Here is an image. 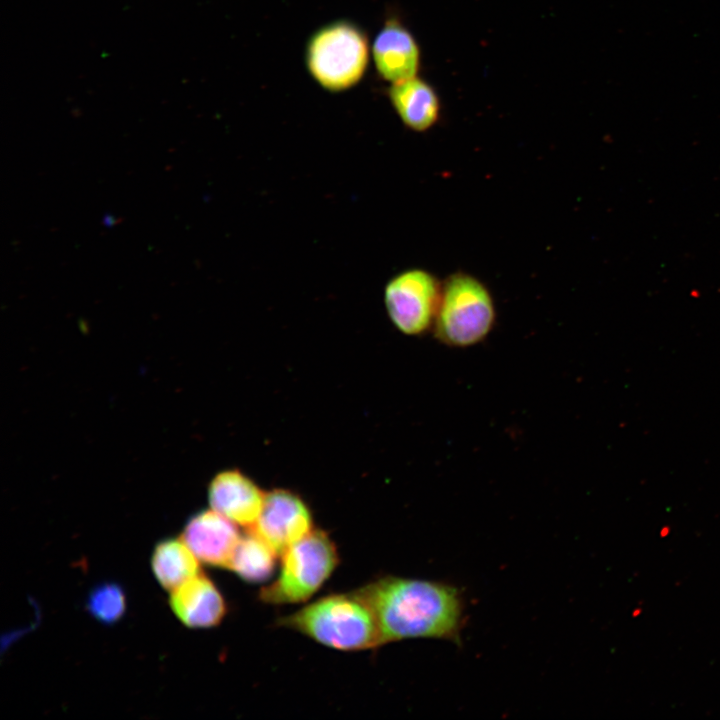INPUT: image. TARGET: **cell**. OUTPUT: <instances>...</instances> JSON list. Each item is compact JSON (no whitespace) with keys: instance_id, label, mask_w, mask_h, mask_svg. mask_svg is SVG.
I'll use <instances>...</instances> for the list:
<instances>
[{"instance_id":"obj_1","label":"cell","mask_w":720,"mask_h":720,"mask_svg":"<svg viewBox=\"0 0 720 720\" xmlns=\"http://www.w3.org/2000/svg\"><path fill=\"white\" fill-rule=\"evenodd\" d=\"M356 591L374 611L383 645L411 638L460 641L465 602L454 585L385 576Z\"/></svg>"},{"instance_id":"obj_2","label":"cell","mask_w":720,"mask_h":720,"mask_svg":"<svg viewBox=\"0 0 720 720\" xmlns=\"http://www.w3.org/2000/svg\"><path fill=\"white\" fill-rule=\"evenodd\" d=\"M276 624L342 651L383 645L374 611L356 590L322 597L279 618Z\"/></svg>"},{"instance_id":"obj_3","label":"cell","mask_w":720,"mask_h":720,"mask_svg":"<svg viewBox=\"0 0 720 720\" xmlns=\"http://www.w3.org/2000/svg\"><path fill=\"white\" fill-rule=\"evenodd\" d=\"M496 323L491 291L476 276L457 271L442 281V292L433 325L435 338L454 348L483 342Z\"/></svg>"},{"instance_id":"obj_4","label":"cell","mask_w":720,"mask_h":720,"mask_svg":"<svg viewBox=\"0 0 720 720\" xmlns=\"http://www.w3.org/2000/svg\"><path fill=\"white\" fill-rule=\"evenodd\" d=\"M367 36L346 20L326 24L309 38L305 63L312 78L325 90L341 92L363 78L369 62Z\"/></svg>"},{"instance_id":"obj_5","label":"cell","mask_w":720,"mask_h":720,"mask_svg":"<svg viewBox=\"0 0 720 720\" xmlns=\"http://www.w3.org/2000/svg\"><path fill=\"white\" fill-rule=\"evenodd\" d=\"M281 557L279 576L259 592V599L264 603L282 605L307 601L339 564L335 543L320 529H313Z\"/></svg>"},{"instance_id":"obj_6","label":"cell","mask_w":720,"mask_h":720,"mask_svg":"<svg viewBox=\"0 0 720 720\" xmlns=\"http://www.w3.org/2000/svg\"><path fill=\"white\" fill-rule=\"evenodd\" d=\"M442 281L430 271L414 267L395 274L384 288L385 309L394 327L407 336H420L437 315Z\"/></svg>"},{"instance_id":"obj_7","label":"cell","mask_w":720,"mask_h":720,"mask_svg":"<svg viewBox=\"0 0 720 720\" xmlns=\"http://www.w3.org/2000/svg\"><path fill=\"white\" fill-rule=\"evenodd\" d=\"M312 512L295 492L277 488L266 492L261 514L248 530L282 556L313 530Z\"/></svg>"},{"instance_id":"obj_8","label":"cell","mask_w":720,"mask_h":720,"mask_svg":"<svg viewBox=\"0 0 720 720\" xmlns=\"http://www.w3.org/2000/svg\"><path fill=\"white\" fill-rule=\"evenodd\" d=\"M265 497L266 492L237 469L217 473L208 486L211 509L247 529L258 520Z\"/></svg>"},{"instance_id":"obj_9","label":"cell","mask_w":720,"mask_h":720,"mask_svg":"<svg viewBox=\"0 0 720 720\" xmlns=\"http://www.w3.org/2000/svg\"><path fill=\"white\" fill-rule=\"evenodd\" d=\"M237 527L213 509L204 510L187 521L181 539L200 562L229 569L241 538Z\"/></svg>"},{"instance_id":"obj_10","label":"cell","mask_w":720,"mask_h":720,"mask_svg":"<svg viewBox=\"0 0 720 720\" xmlns=\"http://www.w3.org/2000/svg\"><path fill=\"white\" fill-rule=\"evenodd\" d=\"M371 55L378 75L390 84L418 75L419 44L397 18L386 20L373 40Z\"/></svg>"},{"instance_id":"obj_11","label":"cell","mask_w":720,"mask_h":720,"mask_svg":"<svg viewBox=\"0 0 720 720\" xmlns=\"http://www.w3.org/2000/svg\"><path fill=\"white\" fill-rule=\"evenodd\" d=\"M169 604L179 620L190 628L216 626L227 611L221 592L202 573L173 590Z\"/></svg>"},{"instance_id":"obj_12","label":"cell","mask_w":720,"mask_h":720,"mask_svg":"<svg viewBox=\"0 0 720 720\" xmlns=\"http://www.w3.org/2000/svg\"><path fill=\"white\" fill-rule=\"evenodd\" d=\"M390 104L403 125L423 133L439 121L441 102L435 88L418 75L390 84Z\"/></svg>"},{"instance_id":"obj_13","label":"cell","mask_w":720,"mask_h":720,"mask_svg":"<svg viewBox=\"0 0 720 720\" xmlns=\"http://www.w3.org/2000/svg\"><path fill=\"white\" fill-rule=\"evenodd\" d=\"M198 561L182 539L169 538L155 546L151 565L160 585L172 592L201 573Z\"/></svg>"},{"instance_id":"obj_14","label":"cell","mask_w":720,"mask_h":720,"mask_svg":"<svg viewBox=\"0 0 720 720\" xmlns=\"http://www.w3.org/2000/svg\"><path fill=\"white\" fill-rule=\"evenodd\" d=\"M278 555L253 532L241 536L229 569L248 583L267 581L274 572Z\"/></svg>"},{"instance_id":"obj_15","label":"cell","mask_w":720,"mask_h":720,"mask_svg":"<svg viewBox=\"0 0 720 720\" xmlns=\"http://www.w3.org/2000/svg\"><path fill=\"white\" fill-rule=\"evenodd\" d=\"M86 608L97 621L103 624H114L125 613V593L117 583L99 584L90 591Z\"/></svg>"},{"instance_id":"obj_16","label":"cell","mask_w":720,"mask_h":720,"mask_svg":"<svg viewBox=\"0 0 720 720\" xmlns=\"http://www.w3.org/2000/svg\"><path fill=\"white\" fill-rule=\"evenodd\" d=\"M669 532H670V529H669L668 527H662V529H661V531H660V536H661V537H666Z\"/></svg>"},{"instance_id":"obj_17","label":"cell","mask_w":720,"mask_h":720,"mask_svg":"<svg viewBox=\"0 0 720 720\" xmlns=\"http://www.w3.org/2000/svg\"><path fill=\"white\" fill-rule=\"evenodd\" d=\"M104 223H105V224H112V223H113V218H112V217H109V216H105V218H104Z\"/></svg>"}]
</instances>
